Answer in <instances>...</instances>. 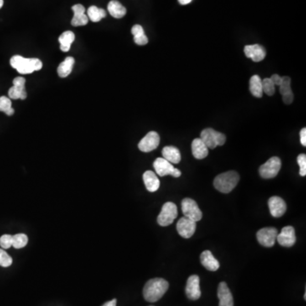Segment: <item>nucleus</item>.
I'll use <instances>...</instances> for the list:
<instances>
[{"instance_id":"obj_1","label":"nucleus","mask_w":306,"mask_h":306,"mask_svg":"<svg viewBox=\"0 0 306 306\" xmlns=\"http://www.w3.org/2000/svg\"><path fill=\"white\" fill-rule=\"evenodd\" d=\"M168 282L163 278H153L146 283L143 296L147 302L154 303L159 300L168 289Z\"/></svg>"},{"instance_id":"obj_2","label":"nucleus","mask_w":306,"mask_h":306,"mask_svg":"<svg viewBox=\"0 0 306 306\" xmlns=\"http://www.w3.org/2000/svg\"><path fill=\"white\" fill-rule=\"evenodd\" d=\"M11 65L21 74H33V72L40 70L43 63L37 58H25L21 55L11 57Z\"/></svg>"},{"instance_id":"obj_3","label":"nucleus","mask_w":306,"mask_h":306,"mask_svg":"<svg viewBox=\"0 0 306 306\" xmlns=\"http://www.w3.org/2000/svg\"><path fill=\"white\" fill-rule=\"evenodd\" d=\"M240 176L236 171H228L215 177L214 186L222 193H230L238 184Z\"/></svg>"},{"instance_id":"obj_4","label":"nucleus","mask_w":306,"mask_h":306,"mask_svg":"<svg viewBox=\"0 0 306 306\" xmlns=\"http://www.w3.org/2000/svg\"><path fill=\"white\" fill-rule=\"evenodd\" d=\"M200 139L209 149H214L219 146H223L226 141L224 134L220 133L211 128L203 130L201 132Z\"/></svg>"},{"instance_id":"obj_5","label":"nucleus","mask_w":306,"mask_h":306,"mask_svg":"<svg viewBox=\"0 0 306 306\" xmlns=\"http://www.w3.org/2000/svg\"><path fill=\"white\" fill-rule=\"evenodd\" d=\"M178 216V209L173 203L168 202L163 204L162 210L157 217V223L161 226H168Z\"/></svg>"},{"instance_id":"obj_6","label":"nucleus","mask_w":306,"mask_h":306,"mask_svg":"<svg viewBox=\"0 0 306 306\" xmlns=\"http://www.w3.org/2000/svg\"><path fill=\"white\" fill-rule=\"evenodd\" d=\"M153 167H154L156 173L161 177L171 175L174 178H178L181 175V172L178 168H174L172 163L168 162L163 157H158L155 160Z\"/></svg>"},{"instance_id":"obj_7","label":"nucleus","mask_w":306,"mask_h":306,"mask_svg":"<svg viewBox=\"0 0 306 306\" xmlns=\"http://www.w3.org/2000/svg\"><path fill=\"white\" fill-rule=\"evenodd\" d=\"M282 167V161L279 157H272L260 167V176L264 179H272L278 174Z\"/></svg>"},{"instance_id":"obj_8","label":"nucleus","mask_w":306,"mask_h":306,"mask_svg":"<svg viewBox=\"0 0 306 306\" xmlns=\"http://www.w3.org/2000/svg\"><path fill=\"white\" fill-rule=\"evenodd\" d=\"M181 209L185 217L198 222L203 218V213L198 207V203L192 198H185L182 200Z\"/></svg>"},{"instance_id":"obj_9","label":"nucleus","mask_w":306,"mask_h":306,"mask_svg":"<svg viewBox=\"0 0 306 306\" xmlns=\"http://www.w3.org/2000/svg\"><path fill=\"white\" fill-rule=\"evenodd\" d=\"M277 235H278V230L276 228L266 227L260 229L256 236L260 245L266 248H271L275 245Z\"/></svg>"},{"instance_id":"obj_10","label":"nucleus","mask_w":306,"mask_h":306,"mask_svg":"<svg viewBox=\"0 0 306 306\" xmlns=\"http://www.w3.org/2000/svg\"><path fill=\"white\" fill-rule=\"evenodd\" d=\"M26 79L22 77H17L13 80V86L9 90V97L12 100H25L27 94L25 88Z\"/></svg>"},{"instance_id":"obj_11","label":"nucleus","mask_w":306,"mask_h":306,"mask_svg":"<svg viewBox=\"0 0 306 306\" xmlns=\"http://www.w3.org/2000/svg\"><path fill=\"white\" fill-rule=\"evenodd\" d=\"M196 228H197V222L193 220L188 219L187 217L180 218L179 221L177 223V231L179 234V236H182L183 238H190L195 233Z\"/></svg>"},{"instance_id":"obj_12","label":"nucleus","mask_w":306,"mask_h":306,"mask_svg":"<svg viewBox=\"0 0 306 306\" xmlns=\"http://www.w3.org/2000/svg\"><path fill=\"white\" fill-rule=\"evenodd\" d=\"M160 143V136L157 132L151 131L139 143V149L141 152H150L156 149Z\"/></svg>"},{"instance_id":"obj_13","label":"nucleus","mask_w":306,"mask_h":306,"mask_svg":"<svg viewBox=\"0 0 306 306\" xmlns=\"http://www.w3.org/2000/svg\"><path fill=\"white\" fill-rule=\"evenodd\" d=\"M278 243L282 247H293L296 242L295 230L293 226H285L276 236Z\"/></svg>"},{"instance_id":"obj_14","label":"nucleus","mask_w":306,"mask_h":306,"mask_svg":"<svg viewBox=\"0 0 306 306\" xmlns=\"http://www.w3.org/2000/svg\"><path fill=\"white\" fill-rule=\"evenodd\" d=\"M186 293L188 298L197 300L201 297L200 278L197 275L191 276L187 280Z\"/></svg>"},{"instance_id":"obj_15","label":"nucleus","mask_w":306,"mask_h":306,"mask_svg":"<svg viewBox=\"0 0 306 306\" xmlns=\"http://www.w3.org/2000/svg\"><path fill=\"white\" fill-rule=\"evenodd\" d=\"M268 206L271 216H273L274 218L282 217L287 210V204L285 203V201L277 196L271 197L269 199Z\"/></svg>"},{"instance_id":"obj_16","label":"nucleus","mask_w":306,"mask_h":306,"mask_svg":"<svg viewBox=\"0 0 306 306\" xmlns=\"http://www.w3.org/2000/svg\"><path fill=\"white\" fill-rule=\"evenodd\" d=\"M244 53L248 58L252 59L253 62L259 63L265 59L266 55V49L260 44L247 45L244 48Z\"/></svg>"},{"instance_id":"obj_17","label":"nucleus","mask_w":306,"mask_h":306,"mask_svg":"<svg viewBox=\"0 0 306 306\" xmlns=\"http://www.w3.org/2000/svg\"><path fill=\"white\" fill-rule=\"evenodd\" d=\"M218 298L220 299L219 306H234L232 294L225 282H220L219 284Z\"/></svg>"},{"instance_id":"obj_18","label":"nucleus","mask_w":306,"mask_h":306,"mask_svg":"<svg viewBox=\"0 0 306 306\" xmlns=\"http://www.w3.org/2000/svg\"><path fill=\"white\" fill-rule=\"evenodd\" d=\"M72 10L74 11V18L72 20V25L74 27H80V26H85L89 22V18L85 14V8L82 5H75L72 7Z\"/></svg>"},{"instance_id":"obj_19","label":"nucleus","mask_w":306,"mask_h":306,"mask_svg":"<svg viewBox=\"0 0 306 306\" xmlns=\"http://www.w3.org/2000/svg\"><path fill=\"white\" fill-rule=\"evenodd\" d=\"M280 93L285 104L290 105L293 101V93L291 90V79L289 77H282V83L279 85Z\"/></svg>"},{"instance_id":"obj_20","label":"nucleus","mask_w":306,"mask_h":306,"mask_svg":"<svg viewBox=\"0 0 306 306\" xmlns=\"http://www.w3.org/2000/svg\"><path fill=\"white\" fill-rule=\"evenodd\" d=\"M200 261L208 271H216L220 268V263L219 261L214 258V255L209 250H205L202 253L200 256Z\"/></svg>"},{"instance_id":"obj_21","label":"nucleus","mask_w":306,"mask_h":306,"mask_svg":"<svg viewBox=\"0 0 306 306\" xmlns=\"http://www.w3.org/2000/svg\"><path fill=\"white\" fill-rule=\"evenodd\" d=\"M143 180L147 191L150 193H155L159 189L160 180L153 171H146L143 174Z\"/></svg>"},{"instance_id":"obj_22","label":"nucleus","mask_w":306,"mask_h":306,"mask_svg":"<svg viewBox=\"0 0 306 306\" xmlns=\"http://www.w3.org/2000/svg\"><path fill=\"white\" fill-rule=\"evenodd\" d=\"M193 155L197 159H203L209 155V148L200 138H197L192 144Z\"/></svg>"},{"instance_id":"obj_23","label":"nucleus","mask_w":306,"mask_h":306,"mask_svg":"<svg viewBox=\"0 0 306 306\" xmlns=\"http://www.w3.org/2000/svg\"><path fill=\"white\" fill-rule=\"evenodd\" d=\"M162 154L164 159L173 164H177L181 160V155L179 149L174 147H165L162 151Z\"/></svg>"},{"instance_id":"obj_24","label":"nucleus","mask_w":306,"mask_h":306,"mask_svg":"<svg viewBox=\"0 0 306 306\" xmlns=\"http://www.w3.org/2000/svg\"><path fill=\"white\" fill-rule=\"evenodd\" d=\"M107 10L111 17L116 19L123 18L127 13V10L125 6L116 0H111V2H109Z\"/></svg>"},{"instance_id":"obj_25","label":"nucleus","mask_w":306,"mask_h":306,"mask_svg":"<svg viewBox=\"0 0 306 306\" xmlns=\"http://www.w3.org/2000/svg\"><path fill=\"white\" fill-rule=\"evenodd\" d=\"M74 63H75V60H74V57H67L57 68L58 75L60 78H67L68 75H70L73 71Z\"/></svg>"},{"instance_id":"obj_26","label":"nucleus","mask_w":306,"mask_h":306,"mask_svg":"<svg viewBox=\"0 0 306 306\" xmlns=\"http://www.w3.org/2000/svg\"><path fill=\"white\" fill-rule=\"evenodd\" d=\"M250 92L255 97L261 98L263 96V88H262V79L259 75H254L250 79Z\"/></svg>"},{"instance_id":"obj_27","label":"nucleus","mask_w":306,"mask_h":306,"mask_svg":"<svg viewBox=\"0 0 306 306\" xmlns=\"http://www.w3.org/2000/svg\"><path fill=\"white\" fill-rule=\"evenodd\" d=\"M75 40V34L71 31H67L59 37V42L60 44V49L63 52H68L70 50L71 45Z\"/></svg>"},{"instance_id":"obj_28","label":"nucleus","mask_w":306,"mask_h":306,"mask_svg":"<svg viewBox=\"0 0 306 306\" xmlns=\"http://www.w3.org/2000/svg\"><path fill=\"white\" fill-rule=\"evenodd\" d=\"M131 33L134 35V40L136 44L146 45L148 43V38L145 34L143 27H141V25H135L131 29Z\"/></svg>"},{"instance_id":"obj_29","label":"nucleus","mask_w":306,"mask_h":306,"mask_svg":"<svg viewBox=\"0 0 306 306\" xmlns=\"http://www.w3.org/2000/svg\"><path fill=\"white\" fill-rule=\"evenodd\" d=\"M88 18L93 22H100V20L106 17V12L103 9L98 8L97 6H90L87 11Z\"/></svg>"},{"instance_id":"obj_30","label":"nucleus","mask_w":306,"mask_h":306,"mask_svg":"<svg viewBox=\"0 0 306 306\" xmlns=\"http://www.w3.org/2000/svg\"><path fill=\"white\" fill-rule=\"evenodd\" d=\"M0 111H3L7 116H12L15 113V110L12 107V103L10 98L6 96L0 97Z\"/></svg>"},{"instance_id":"obj_31","label":"nucleus","mask_w":306,"mask_h":306,"mask_svg":"<svg viewBox=\"0 0 306 306\" xmlns=\"http://www.w3.org/2000/svg\"><path fill=\"white\" fill-rule=\"evenodd\" d=\"M27 242H28V237L26 234H23V233L16 234L12 237V246L17 250H20V249L26 247Z\"/></svg>"},{"instance_id":"obj_32","label":"nucleus","mask_w":306,"mask_h":306,"mask_svg":"<svg viewBox=\"0 0 306 306\" xmlns=\"http://www.w3.org/2000/svg\"><path fill=\"white\" fill-rule=\"evenodd\" d=\"M262 88L263 93H266L269 96H272L275 94L276 85L271 81V79H265L262 80Z\"/></svg>"},{"instance_id":"obj_33","label":"nucleus","mask_w":306,"mask_h":306,"mask_svg":"<svg viewBox=\"0 0 306 306\" xmlns=\"http://www.w3.org/2000/svg\"><path fill=\"white\" fill-rule=\"evenodd\" d=\"M12 258L5 251L0 249V266L2 267H9L12 265Z\"/></svg>"},{"instance_id":"obj_34","label":"nucleus","mask_w":306,"mask_h":306,"mask_svg":"<svg viewBox=\"0 0 306 306\" xmlns=\"http://www.w3.org/2000/svg\"><path fill=\"white\" fill-rule=\"evenodd\" d=\"M12 237L13 236L6 234L0 237V246L2 247L4 250H8L11 247H12Z\"/></svg>"},{"instance_id":"obj_35","label":"nucleus","mask_w":306,"mask_h":306,"mask_svg":"<svg viewBox=\"0 0 306 306\" xmlns=\"http://www.w3.org/2000/svg\"><path fill=\"white\" fill-rule=\"evenodd\" d=\"M298 165H299V174L301 176H305L306 175V155L299 154L297 158Z\"/></svg>"},{"instance_id":"obj_36","label":"nucleus","mask_w":306,"mask_h":306,"mask_svg":"<svg viewBox=\"0 0 306 306\" xmlns=\"http://www.w3.org/2000/svg\"><path fill=\"white\" fill-rule=\"evenodd\" d=\"M270 79H271V81L273 82V84L275 85H278L279 86L281 83H282V77H280L278 74H273Z\"/></svg>"},{"instance_id":"obj_37","label":"nucleus","mask_w":306,"mask_h":306,"mask_svg":"<svg viewBox=\"0 0 306 306\" xmlns=\"http://www.w3.org/2000/svg\"><path fill=\"white\" fill-rule=\"evenodd\" d=\"M300 142L302 146L305 147L306 146V129L303 128L300 131Z\"/></svg>"},{"instance_id":"obj_38","label":"nucleus","mask_w":306,"mask_h":306,"mask_svg":"<svg viewBox=\"0 0 306 306\" xmlns=\"http://www.w3.org/2000/svg\"><path fill=\"white\" fill-rule=\"evenodd\" d=\"M102 306H116V299H112V300L108 301L106 303H104Z\"/></svg>"},{"instance_id":"obj_39","label":"nucleus","mask_w":306,"mask_h":306,"mask_svg":"<svg viewBox=\"0 0 306 306\" xmlns=\"http://www.w3.org/2000/svg\"><path fill=\"white\" fill-rule=\"evenodd\" d=\"M179 1V3L182 6H187L188 4H190L193 0H178Z\"/></svg>"},{"instance_id":"obj_40","label":"nucleus","mask_w":306,"mask_h":306,"mask_svg":"<svg viewBox=\"0 0 306 306\" xmlns=\"http://www.w3.org/2000/svg\"><path fill=\"white\" fill-rule=\"evenodd\" d=\"M4 6V0H0V9L2 8Z\"/></svg>"},{"instance_id":"obj_41","label":"nucleus","mask_w":306,"mask_h":306,"mask_svg":"<svg viewBox=\"0 0 306 306\" xmlns=\"http://www.w3.org/2000/svg\"><path fill=\"white\" fill-rule=\"evenodd\" d=\"M151 306H153V305H151Z\"/></svg>"}]
</instances>
